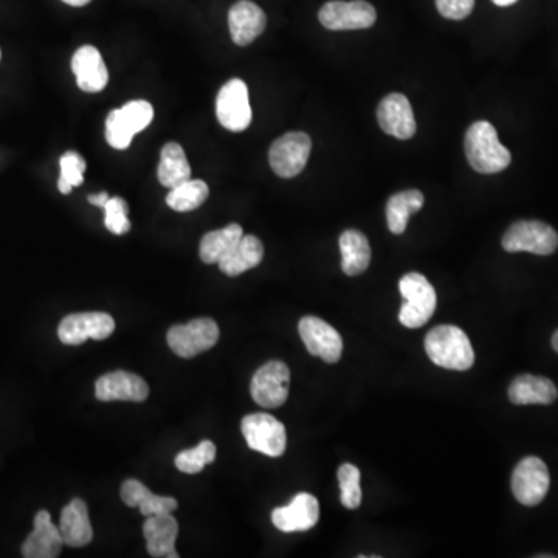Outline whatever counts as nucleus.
Instances as JSON below:
<instances>
[{
    "label": "nucleus",
    "instance_id": "nucleus-1",
    "mask_svg": "<svg viewBox=\"0 0 558 558\" xmlns=\"http://www.w3.org/2000/svg\"><path fill=\"white\" fill-rule=\"evenodd\" d=\"M465 155L476 173H501L512 162V155L501 145L496 129L489 121H476L465 134Z\"/></svg>",
    "mask_w": 558,
    "mask_h": 558
},
{
    "label": "nucleus",
    "instance_id": "nucleus-2",
    "mask_svg": "<svg viewBox=\"0 0 558 558\" xmlns=\"http://www.w3.org/2000/svg\"><path fill=\"white\" fill-rule=\"evenodd\" d=\"M425 351L434 365L453 371H467L475 363V351L467 334L448 324L428 332Z\"/></svg>",
    "mask_w": 558,
    "mask_h": 558
},
{
    "label": "nucleus",
    "instance_id": "nucleus-3",
    "mask_svg": "<svg viewBox=\"0 0 558 558\" xmlns=\"http://www.w3.org/2000/svg\"><path fill=\"white\" fill-rule=\"evenodd\" d=\"M399 289L403 298L399 312L400 323L405 328H422L433 317L438 306L436 290L424 275L416 272L402 276Z\"/></svg>",
    "mask_w": 558,
    "mask_h": 558
},
{
    "label": "nucleus",
    "instance_id": "nucleus-4",
    "mask_svg": "<svg viewBox=\"0 0 558 558\" xmlns=\"http://www.w3.org/2000/svg\"><path fill=\"white\" fill-rule=\"evenodd\" d=\"M154 118V107L145 100L129 101L107 115L106 140L114 149H128L132 138L148 128Z\"/></svg>",
    "mask_w": 558,
    "mask_h": 558
},
{
    "label": "nucleus",
    "instance_id": "nucleus-5",
    "mask_svg": "<svg viewBox=\"0 0 558 558\" xmlns=\"http://www.w3.org/2000/svg\"><path fill=\"white\" fill-rule=\"evenodd\" d=\"M504 250L509 253L529 252L534 255H552L558 248L557 231L541 221H518L504 233Z\"/></svg>",
    "mask_w": 558,
    "mask_h": 558
},
{
    "label": "nucleus",
    "instance_id": "nucleus-6",
    "mask_svg": "<svg viewBox=\"0 0 558 558\" xmlns=\"http://www.w3.org/2000/svg\"><path fill=\"white\" fill-rule=\"evenodd\" d=\"M241 430L248 447L255 452L272 458L286 452V427L270 414H248L242 419Z\"/></svg>",
    "mask_w": 558,
    "mask_h": 558
},
{
    "label": "nucleus",
    "instance_id": "nucleus-7",
    "mask_svg": "<svg viewBox=\"0 0 558 558\" xmlns=\"http://www.w3.org/2000/svg\"><path fill=\"white\" fill-rule=\"evenodd\" d=\"M166 340L174 354L182 359H193L216 345L219 328L211 318H197L190 323L173 326L169 329Z\"/></svg>",
    "mask_w": 558,
    "mask_h": 558
},
{
    "label": "nucleus",
    "instance_id": "nucleus-8",
    "mask_svg": "<svg viewBox=\"0 0 558 558\" xmlns=\"http://www.w3.org/2000/svg\"><path fill=\"white\" fill-rule=\"evenodd\" d=\"M312 151V140L304 132H287L270 146L269 162L276 176L292 179L303 173Z\"/></svg>",
    "mask_w": 558,
    "mask_h": 558
},
{
    "label": "nucleus",
    "instance_id": "nucleus-9",
    "mask_svg": "<svg viewBox=\"0 0 558 558\" xmlns=\"http://www.w3.org/2000/svg\"><path fill=\"white\" fill-rule=\"evenodd\" d=\"M216 117L222 128L242 132L252 123V107L248 87L239 78H233L217 93Z\"/></svg>",
    "mask_w": 558,
    "mask_h": 558
},
{
    "label": "nucleus",
    "instance_id": "nucleus-10",
    "mask_svg": "<svg viewBox=\"0 0 558 558\" xmlns=\"http://www.w3.org/2000/svg\"><path fill=\"white\" fill-rule=\"evenodd\" d=\"M549 486L548 467L537 456H527L518 462L512 473V492L523 506H538L548 495Z\"/></svg>",
    "mask_w": 558,
    "mask_h": 558
},
{
    "label": "nucleus",
    "instance_id": "nucleus-11",
    "mask_svg": "<svg viewBox=\"0 0 558 558\" xmlns=\"http://www.w3.org/2000/svg\"><path fill=\"white\" fill-rule=\"evenodd\" d=\"M318 19L332 31L365 30L376 24L377 11L366 0H331L321 7Z\"/></svg>",
    "mask_w": 558,
    "mask_h": 558
},
{
    "label": "nucleus",
    "instance_id": "nucleus-12",
    "mask_svg": "<svg viewBox=\"0 0 558 558\" xmlns=\"http://www.w3.org/2000/svg\"><path fill=\"white\" fill-rule=\"evenodd\" d=\"M290 371L284 362H273L262 365L252 379L250 393L253 400L264 408H278L286 403L289 397Z\"/></svg>",
    "mask_w": 558,
    "mask_h": 558
},
{
    "label": "nucleus",
    "instance_id": "nucleus-13",
    "mask_svg": "<svg viewBox=\"0 0 558 558\" xmlns=\"http://www.w3.org/2000/svg\"><path fill=\"white\" fill-rule=\"evenodd\" d=\"M115 331L114 318L104 312H83L70 314L59 323L58 337L69 346L83 345L84 341L106 340Z\"/></svg>",
    "mask_w": 558,
    "mask_h": 558
},
{
    "label": "nucleus",
    "instance_id": "nucleus-14",
    "mask_svg": "<svg viewBox=\"0 0 558 558\" xmlns=\"http://www.w3.org/2000/svg\"><path fill=\"white\" fill-rule=\"evenodd\" d=\"M298 331L309 354L320 357L326 363H337L341 359L343 340L331 324L309 315L301 318Z\"/></svg>",
    "mask_w": 558,
    "mask_h": 558
},
{
    "label": "nucleus",
    "instance_id": "nucleus-15",
    "mask_svg": "<svg viewBox=\"0 0 558 558\" xmlns=\"http://www.w3.org/2000/svg\"><path fill=\"white\" fill-rule=\"evenodd\" d=\"M377 121L385 134L397 140H410L417 131L413 107L403 93H390L380 101Z\"/></svg>",
    "mask_w": 558,
    "mask_h": 558
},
{
    "label": "nucleus",
    "instance_id": "nucleus-16",
    "mask_svg": "<svg viewBox=\"0 0 558 558\" xmlns=\"http://www.w3.org/2000/svg\"><path fill=\"white\" fill-rule=\"evenodd\" d=\"M320 520V504L310 493H298L289 506L272 512V523L281 532L309 531Z\"/></svg>",
    "mask_w": 558,
    "mask_h": 558
},
{
    "label": "nucleus",
    "instance_id": "nucleus-17",
    "mask_svg": "<svg viewBox=\"0 0 558 558\" xmlns=\"http://www.w3.org/2000/svg\"><path fill=\"white\" fill-rule=\"evenodd\" d=\"M95 396L101 402H112V400L143 402L148 399L149 386L137 374L114 371L104 374L95 382Z\"/></svg>",
    "mask_w": 558,
    "mask_h": 558
},
{
    "label": "nucleus",
    "instance_id": "nucleus-18",
    "mask_svg": "<svg viewBox=\"0 0 558 558\" xmlns=\"http://www.w3.org/2000/svg\"><path fill=\"white\" fill-rule=\"evenodd\" d=\"M267 16L258 5L250 0H239L228 11V28L233 42L247 47L266 30Z\"/></svg>",
    "mask_w": 558,
    "mask_h": 558
},
{
    "label": "nucleus",
    "instance_id": "nucleus-19",
    "mask_svg": "<svg viewBox=\"0 0 558 558\" xmlns=\"http://www.w3.org/2000/svg\"><path fill=\"white\" fill-rule=\"evenodd\" d=\"M72 70L76 84L83 92L98 93L109 83V72L100 50L84 45L72 58Z\"/></svg>",
    "mask_w": 558,
    "mask_h": 558
},
{
    "label": "nucleus",
    "instance_id": "nucleus-20",
    "mask_svg": "<svg viewBox=\"0 0 558 558\" xmlns=\"http://www.w3.org/2000/svg\"><path fill=\"white\" fill-rule=\"evenodd\" d=\"M143 535L149 555L155 558H177L176 540L179 524L171 514H157L146 517Z\"/></svg>",
    "mask_w": 558,
    "mask_h": 558
},
{
    "label": "nucleus",
    "instance_id": "nucleus-21",
    "mask_svg": "<svg viewBox=\"0 0 558 558\" xmlns=\"http://www.w3.org/2000/svg\"><path fill=\"white\" fill-rule=\"evenodd\" d=\"M62 545L59 527L52 523L47 510H39L35 515V529L22 545V555L25 558H56L61 555Z\"/></svg>",
    "mask_w": 558,
    "mask_h": 558
},
{
    "label": "nucleus",
    "instance_id": "nucleus-22",
    "mask_svg": "<svg viewBox=\"0 0 558 558\" xmlns=\"http://www.w3.org/2000/svg\"><path fill=\"white\" fill-rule=\"evenodd\" d=\"M59 532L64 545L70 548L89 545L93 538V529L89 520V509L83 500L75 498L62 509Z\"/></svg>",
    "mask_w": 558,
    "mask_h": 558
},
{
    "label": "nucleus",
    "instance_id": "nucleus-23",
    "mask_svg": "<svg viewBox=\"0 0 558 558\" xmlns=\"http://www.w3.org/2000/svg\"><path fill=\"white\" fill-rule=\"evenodd\" d=\"M120 495L126 506L138 507L145 517L157 514H173L179 506L176 498L154 495L145 484L140 483L137 479L124 481Z\"/></svg>",
    "mask_w": 558,
    "mask_h": 558
},
{
    "label": "nucleus",
    "instance_id": "nucleus-24",
    "mask_svg": "<svg viewBox=\"0 0 558 558\" xmlns=\"http://www.w3.org/2000/svg\"><path fill=\"white\" fill-rule=\"evenodd\" d=\"M557 396V386L546 377L524 374L509 386V399L515 405H549Z\"/></svg>",
    "mask_w": 558,
    "mask_h": 558
},
{
    "label": "nucleus",
    "instance_id": "nucleus-25",
    "mask_svg": "<svg viewBox=\"0 0 558 558\" xmlns=\"http://www.w3.org/2000/svg\"><path fill=\"white\" fill-rule=\"evenodd\" d=\"M264 258V247L256 236H242L241 241L217 262L222 273L227 276H239L247 270L255 269Z\"/></svg>",
    "mask_w": 558,
    "mask_h": 558
},
{
    "label": "nucleus",
    "instance_id": "nucleus-26",
    "mask_svg": "<svg viewBox=\"0 0 558 558\" xmlns=\"http://www.w3.org/2000/svg\"><path fill=\"white\" fill-rule=\"evenodd\" d=\"M341 269L348 276L362 275L371 262L368 238L359 230H346L340 236Z\"/></svg>",
    "mask_w": 558,
    "mask_h": 558
},
{
    "label": "nucleus",
    "instance_id": "nucleus-27",
    "mask_svg": "<svg viewBox=\"0 0 558 558\" xmlns=\"http://www.w3.org/2000/svg\"><path fill=\"white\" fill-rule=\"evenodd\" d=\"M157 177L159 182L169 190L191 179V166L179 143L171 142L163 146Z\"/></svg>",
    "mask_w": 558,
    "mask_h": 558
},
{
    "label": "nucleus",
    "instance_id": "nucleus-28",
    "mask_svg": "<svg viewBox=\"0 0 558 558\" xmlns=\"http://www.w3.org/2000/svg\"><path fill=\"white\" fill-rule=\"evenodd\" d=\"M425 197L419 190H405L394 194L386 204V222L394 235L407 230L408 219L424 207Z\"/></svg>",
    "mask_w": 558,
    "mask_h": 558
},
{
    "label": "nucleus",
    "instance_id": "nucleus-29",
    "mask_svg": "<svg viewBox=\"0 0 558 558\" xmlns=\"http://www.w3.org/2000/svg\"><path fill=\"white\" fill-rule=\"evenodd\" d=\"M244 236L239 224H230L221 230H214L200 241L199 255L205 264H217L231 248L235 247Z\"/></svg>",
    "mask_w": 558,
    "mask_h": 558
},
{
    "label": "nucleus",
    "instance_id": "nucleus-30",
    "mask_svg": "<svg viewBox=\"0 0 558 558\" xmlns=\"http://www.w3.org/2000/svg\"><path fill=\"white\" fill-rule=\"evenodd\" d=\"M210 188L204 180L190 179L176 186L166 196V205L177 213H188L204 205Z\"/></svg>",
    "mask_w": 558,
    "mask_h": 558
},
{
    "label": "nucleus",
    "instance_id": "nucleus-31",
    "mask_svg": "<svg viewBox=\"0 0 558 558\" xmlns=\"http://www.w3.org/2000/svg\"><path fill=\"white\" fill-rule=\"evenodd\" d=\"M216 445L211 441H202L197 447L183 450L176 456V467L180 472L196 475L202 472L205 465L211 464L216 459Z\"/></svg>",
    "mask_w": 558,
    "mask_h": 558
},
{
    "label": "nucleus",
    "instance_id": "nucleus-32",
    "mask_svg": "<svg viewBox=\"0 0 558 558\" xmlns=\"http://www.w3.org/2000/svg\"><path fill=\"white\" fill-rule=\"evenodd\" d=\"M338 484L341 490V504L346 509H357L362 504L360 470L354 464H343L338 469Z\"/></svg>",
    "mask_w": 558,
    "mask_h": 558
},
{
    "label": "nucleus",
    "instance_id": "nucleus-33",
    "mask_svg": "<svg viewBox=\"0 0 558 558\" xmlns=\"http://www.w3.org/2000/svg\"><path fill=\"white\" fill-rule=\"evenodd\" d=\"M106 216H104V224L107 230L114 233V235H126L131 230V221L128 219L129 207L126 200L121 197H111L107 200Z\"/></svg>",
    "mask_w": 558,
    "mask_h": 558
},
{
    "label": "nucleus",
    "instance_id": "nucleus-34",
    "mask_svg": "<svg viewBox=\"0 0 558 558\" xmlns=\"http://www.w3.org/2000/svg\"><path fill=\"white\" fill-rule=\"evenodd\" d=\"M59 165H61V177H64L73 188L84 182L87 165L86 160L78 152H66L59 160Z\"/></svg>",
    "mask_w": 558,
    "mask_h": 558
},
{
    "label": "nucleus",
    "instance_id": "nucleus-35",
    "mask_svg": "<svg viewBox=\"0 0 558 558\" xmlns=\"http://www.w3.org/2000/svg\"><path fill=\"white\" fill-rule=\"evenodd\" d=\"M436 8L442 18L450 19V21H462V19L469 18L475 8V0H436Z\"/></svg>",
    "mask_w": 558,
    "mask_h": 558
},
{
    "label": "nucleus",
    "instance_id": "nucleus-36",
    "mask_svg": "<svg viewBox=\"0 0 558 558\" xmlns=\"http://www.w3.org/2000/svg\"><path fill=\"white\" fill-rule=\"evenodd\" d=\"M111 199V197H109V194L107 193H100V194H92V196H89V202L92 205H95V207H101L104 208L106 207L107 204V200Z\"/></svg>",
    "mask_w": 558,
    "mask_h": 558
},
{
    "label": "nucleus",
    "instance_id": "nucleus-37",
    "mask_svg": "<svg viewBox=\"0 0 558 558\" xmlns=\"http://www.w3.org/2000/svg\"><path fill=\"white\" fill-rule=\"evenodd\" d=\"M58 188H59V191H61L62 194H70V193H72V190H73V186L70 185V183L67 182V180L64 179V177H59Z\"/></svg>",
    "mask_w": 558,
    "mask_h": 558
},
{
    "label": "nucleus",
    "instance_id": "nucleus-38",
    "mask_svg": "<svg viewBox=\"0 0 558 558\" xmlns=\"http://www.w3.org/2000/svg\"><path fill=\"white\" fill-rule=\"evenodd\" d=\"M62 2L70 5V7H86V5L90 4L92 0H62Z\"/></svg>",
    "mask_w": 558,
    "mask_h": 558
},
{
    "label": "nucleus",
    "instance_id": "nucleus-39",
    "mask_svg": "<svg viewBox=\"0 0 558 558\" xmlns=\"http://www.w3.org/2000/svg\"><path fill=\"white\" fill-rule=\"evenodd\" d=\"M492 2L498 7H510V5L517 4L518 0H492Z\"/></svg>",
    "mask_w": 558,
    "mask_h": 558
},
{
    "label": "nucleus",
    "instance_id": "nucleus-40",
    "mask_svg": "<svg viewBox=\"0 0 558 558\" xmlns=\"http://www.w3.org/2000/svg\"><path fill=\"white\" fill-rule=\"evenodd\" d=\"M552 348L555 349V352H558V331L552 337Z\"/></svg>",
    "mask_w": 558,
    "mask_h": 558
}]
</instances>
